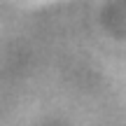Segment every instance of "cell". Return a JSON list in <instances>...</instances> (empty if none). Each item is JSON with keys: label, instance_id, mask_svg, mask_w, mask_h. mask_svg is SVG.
I'll list each match as a JSON object with an SVG mask.
<instances>
[]
</instances>
